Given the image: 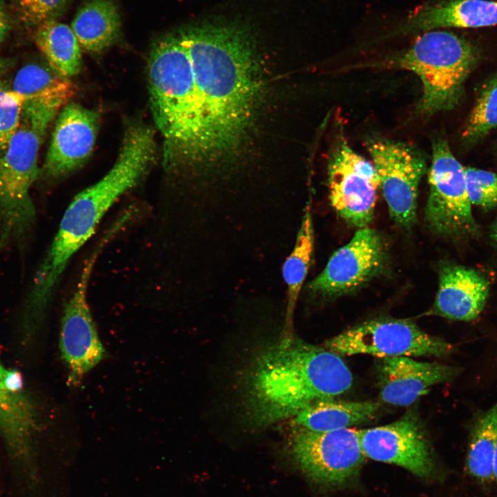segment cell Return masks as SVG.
Instances as JSON below:
<instances>
[{"label":"cell","instance_id":"6da1fadb","mask_svg":"<svg viewBox=\"0 0 497 497\" xmlns=\"http://www.w3.org/2000/svg\"><path fill=\"white\" fill-rule=\"evenodd\" d=\"M177 36L191 62L209 162H216L239 146L257 108L262 83L255 38L242 22L222 20Z\"/></svg>","mask_w":497,"mask_h":497},{"label":"cell","instance_id":"7a4b0ae2","mask_svg":"<svg viewBox=\"0 0 497 497\" xmlns=\"http://www.w3.org/2000/svg\"><path fill=\"white\" fill-rule=\"evenodd\" d=\"M352 373L340 355L286 335L263 349L244 381L249 419L266 426L350 389Z\"/></svg>","mask_w":497,"mask_h":497},{"label":"cell","instance_id":"3957f363","mask_svg":"<svg viewBox=\"0 0 497 497\" xmlns=\"http://www.w3.org/2000/svg\"><path fill=\"white\" fill-rule=\"evenodd\" d=\"M155 154L151 128L141 124L128 127L113 166L97 182L79 193L65 211L35 274L26 302L27 316L35 320L43 316L70 259L94 234L119 197L144 177Z\"/></svg>","mask_w":497,"mask_h":497},{"label":"cell","instance_id":"277c9868","mask_svg":"<svg viewBox=\"0 0 497 497\" xmlns=\"http://www.w3.org/2000/svg\"><path fill=\"white\" fill-rule=\"evenodd\" d=\"M150 108L163 137V163L174 171L208 164L188 54L177 35L157 39L148 60Z\"/></svg>","mask_w":497,"mask_h":497},{"label":"cell","instance_id":"5b68a950","mask_svg":"<svg viewBox=\"0 0 497 497\" xmlns=\"http://www.w3.org/2000/svg\"><path fill=\"white\" fill-rule=\"evenodd\" d=\"M66 104L26 99L18 127L0 156V251L22 241L35 222L30 190L39 172V147L50 123Z\"/></svg>","mask_w":497,"mask_h":497},{"label":"cell","instance_id":"8992f818","mask_svg":"<svg viewBox=\"0 0 497 497\" xmlns=\"http://www.w3.org/2000/svg\"><path fill=\"white\" fill-rule=\"evenodd\" d=\"M480 57L479 49L470 41L451 32L429 30L379 66L415 73L422 85L417 110L431 115L458 105L465 83Z\"/></svg>","mask_w":497,"mask_h":497},{"label":"cell","instance_id":"52a82bcc","mask_svg":"<svg viewBox=\"0 0 497 497\" xmlns=\"http://www.w3.org/2000/svg\"><path fill=\"white\" fill-rule=\"evenodd\" d=\"M429 193L425 217L435 233L451 237H471L479 232L468 197L465 167L442 137L432 144L428 170Z\"/></svg>","mask_w":497,"mask_h":497},{"label":"cell","instance_id":"ba28073f","mask_svg":"<svg viewBox=\"0 0 497 497\" xmlns=\"http://www.w3.org/2000/svg\"><path fill=\"white\" fill-rule=\"evenodd\" d=\"M324 347L338 355L380 358L441 357L454 349L451 344L426 333L415 322L391 318L362 322L327 340Z\"/></svg>","mask_w":497,"mask_h":497},{"label":"cell","instance_id":"9c48e42d","mask_svg":"<svg viewBox=\"0 0 497 497\" xmlns=\"http://www.w3.org/2000/svg\"><path fill=\"white\" fill-rule=\"evenodd\" d=\"M290 451L309 479L330 487L353 480L365 457L359 430L349 427L324 432L298 428L291 438Z\"/></svg>","mask_w":497,"mask_h":497},{"label":"cell","instance_id":"30bf717a","mask_svg":"<svg viewBox=\"0 0 497 497\" xmlns=\"http://www.w3.org/2000/svg\"><path fill=\"white\" fill-rule=\"evenodd\" d=\"M380 180V187L393 221L410 228L416 220L418 186L426 162L412 145L382 137L366 142Z\"/></svg>","mask_w":497,"mask_h":497},{"label":"cell","instance_id":"8fae6325","mask_svg":"<svg viewBox=\"0 0 497 497\" xmlns=\"http://www.w3.org/2000/svg\"><path fill=\"white\" fill-rule=\"evenodd\" d=\"M389 252L378 231L359 228L351 240L329 258L323 271L306 286L321 299H332L358 290L386 268Z\"/></svg>","mask_w":497,"mask_h":497},{"label":"cell","instance_id":"7c38bea8","mask_svg":"<svg viewBox=\"0 0 497 497\" xmlns=\"http://www.w3.org/2000/svg\"><path fill=\"white\" fill-rule=\"evenodd\" d=\"M113 234L108 231L86 260L75 288L65 304L61 323L60 350L69 371L68 382L77 386L104 357L87 301L89 280L97 259Z\"/></svg>","mask_w":497,"mask_h":497},{"label":"cell","instance_id":"4fadbf2b","mask_svg":"<svg viewBox=\"0 0 497 497\" xmlns=\"http://www.w3.org/2000/svg\"><path fill=\"white\" fill-rule=\"evenodd\" d=\"M329 199L336 213L359 228L371 222L380 180L373 163L338 137L328 162Z\"/></svg>","mask_w":497,"mask_h":497},{"label":"cell","instance_id":"5bb4252c","mask_svg":"<svg viewBox=\"0 0 497 497\" xmlns=\"http://www.w3.org/2000/svg\"><path fill=\"white\" fill-rule=\"evenodd\" d=\"M359 437L365 457L398 465L420 477L433 471L429 444L413 413L390 424L359 430Z\"/></svg>","mask_w":497,"mask_h":497},{"label":"cell","instance_id":"9a60e30c","mask_svg":"<svg viewBox=\"0 0 497 497\" xmlns=\"http://www.w3.org/2000/svg\"><path fill=\"white\" fill-rule=\"evenodd\" d=\"M99 120L97 111L75 102L61 108L44 164L48 176H65L86 161L95 144Z\"/></svg>","mask_w":497,"mask_h":497},{"label":"cell","instance_id":"2e32d148","mask_svg":"<svg viewBox=\"0 0 497 497\" xmlns=\"http://www.w3.org/2000/svg\"><path fill=\"white\" fill-rule=\"evenodd\" d=\"M459 371L453 366L408 356L381 358L377 366L380 398L391 405L409 406L434 385L451 380Z\"/></svg>","mask_w":497,"mask_h":497},{"label":"cell","instance_id":"e0dca14e","mask_svg":"<svg viewBox=\"0 0 497 497\" xmlns=\"http://www.w3.org/2000/svg\"><path fill=\"white\" fill-rule=\"evenodd\" d=\"M489 284L476 270L446 264L439 270V284L431 313L459 321H471L483 311Z\"/></svg>","mask_w":497,"mask_h":497},{"label":"cell","instance_id":"ac0fdd59","mask_svg":"<svg viewBox=\"0 0 497 497\" xmlns=\"http://www.w3.org/2000/svg\"><path fill=\"white\" fill-rule=\"evenodd\" d=\"M497 26V1L447 0L421 7L393 32L406 34L438 28H483Z\"/></svg>","mask_w":497,"mask_h":497},{"label":"cell","instance_id":"d6986e66","mask_svg":"<svg viewBox=\"0 0 497 497\" xmlns=\"http://www.w3.org/2000/svg\"><path fill=\"white\" fill-rule=\"evenodd\" d=\"M34 424L33 411L23 393L21 375L0 362V433L17 456L28 454Z\"/></svg>","mask_w":497,"mask_h":497},{"label":"cell","instance_id":"ffe728a7","mask_svg":"<svg viewBox=\"0 0 497 497\" xmlns=\"http://www.w3.org/2000/svg\"><path fill=\"white\" fill-rule=\"evenodd\" d=\"M81 47L98 54L110 48L121 33V18L113 0H88L77 12L70 26Z\"/></svg>","mask_w":497,"mask_h":497},{"label":"cell","instance_id":"44dd1931","mask_svg":"<svg viewBox=\"0 0 497 497\" xmlns=\"http://www.w3.org/2000/svg\"><path fill=\"white\" fill-rule=\"evenodd\" d=\"M380 407L374 400H321L294 416L293 422L298 428L312 431L338 430L371 420Z\"/></svg>","mask_w":497,"mask_h":497},{"label":"cell","instance_id":"7402d4cb","mask_svg":"<svg viewBox=\"0 0 497 497\" xmlns=\"http://www.w3.org/2000/svg\"><path fill=\"white\" fill-rule=\"evenodd\" d=\"M35 41L48 65L60 75L70 78L81 68V47L70 26L57 20L36 28Z\"/></svg>","mask_w":497,"mask_h":497},{"label":"cell","instance_id":"603a6c76","mask_svg":"<svg viewBox=\"0 0 497 497\" xmlns=\"http://www.w3.org/2000/svg\"><path fill=\"white\" fill-rule=\"evenodd\" d=\"M314 246L312 215L305 208L295 246L282 266V277L287 287L286 323H291L295 304L311 265Z\"/></svg>","mask_w":497,"mask_h":497},{"label":"cell","instance_id":"cb8c5ba5","mask_svg":"<svg viewBox=\"0 0 497 497\" xmlns=\"http://www.w3.org/2000/svg\"><path fill=\"white\" fill-rule=\"evenodd\" d=\"M12 90L26 100L31 99H57L68 103L75 94L69 80L50 66L30 64L22 67L14 77Z\"/></svg>","mask_w":497,"mask_h":497},{"label":"cell","instance_id":"d4e9b609","mask_svg":"<svg viewBox=\"0 0 497 497\" xmlns=\"http://www.w3.org/2000/svg\"><path fill=\"white\" fill-rule=\"evenodd\" d=\"M497 445V402L476 422L471 433L467 468L480 483L494 478V460Z\"/></svg>","mask_w":497,"mask_h":497},{"label":"cell","instance_id":"484cf974","mask_svg":"<svg viewBox=\"0 0 497 497\" xmlns=\"http://www.w3.org/2000/svg\"><path fill=\"white\" fill-rule=\"evenodd\" d=\"M497 127V73L482 87L462 133L467 146L479 142Z\"/></svg>","mask_w":497,"mask_h":497},{"label":"cell","instance_id":"4316f807","mask_svg":"<svg viewBox=\"0 0 497 497\" xmlns=\"http://www.w3.org/2000/svg\"><path fill=\"white\" fill-rule=\"evenodd\" d=\"M70 0H10L14 21L23 28H37L42 23L57 20Z\"/></svg>","mask_w":497,"mask_h":497},{"label":"cell","instance_id":"83f0119b","mask_svg":"<svg viewBox=\"0 0 497 497\" xmlns=\"http://www.w3.org/2000/svg\"><path fill=\"white\" fill-rule=\"evenodd\" d=\"M466 186L471 205L484 210L497 206V174L477 168L465 167Z\"/></svg>","mask_w":497,"mask_h":497},{"label":"cell","instance_id":"f1b7e54d","mask_svg":"<svg viewBox=\"0 0 497 497\" xmlns=\"http://www.w3.org/2000/svg\"><path fill=\"white\" fill-rule=\"evenodd\" d=\"M26 99L0 86V151L4 150L19 124Z\"/></svg>","mask_w":497,"mask_h":497},{"label":"cell","instance_id":"f546056e","mask_svg":"<svg viewBox=\"0 0 497 497\" xmlns=\"http://www.w3.org/2000/svg\"><path fill=\"white\" fill-rule=\"evenodd\" d=\"M14 22L5 0H0V44L6 39Z\"/></svg>","mask_w":497,"mask_h":497},{"label":"cell","instance_id":"4dcf8cb0","mask_svg":"<svg viewBox=\"0 0 497 497\" xmlns=\"http://www.w3.org/2000/svg\"><path fill=\"white\" fill-rule=\"evenodd\" d=\"M490 237L494 246L497 248V217L491 226L490 231Z\"/></svg>","mask_w":497,"mask_h":497},{"label":"cell","instance_id":"1f68e13d","mask_svg":"<svg viewBox=\"0 0 497 497\" xmlns=\"http://www.w3.org/2000/svg\"><path fill=\"white\" fill-rule=\"evenodd\" d=\"M493 475H494V478H495L497 480V445H496V452H495V456H494V460Z\"/></svg>","mask_w":497,"mask_h":497},{"label":"cell","instance_id":"d6a6232c","mask_svg":"<svg viewBox=\"0 0 497 497\" xmlns=\"http://www.w3.org/2000/svg\"><path fill=\"white\" fill-rule=\"evenodd\" d=\"M3 66H4L3 61L0 60V76H1V72H2ZM0 86H1V84H0Z\"/></svg>","mask_w":497,"mask_h":497}]
</instances>
